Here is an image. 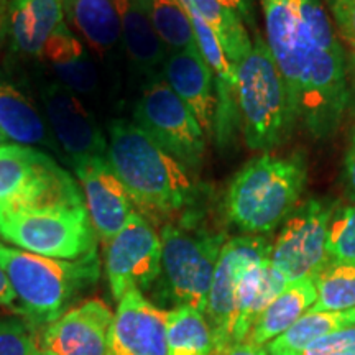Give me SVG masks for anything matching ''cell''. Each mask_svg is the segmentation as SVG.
I'll use <instances>...</instances> for the list:
<instances>
[{
	"label": "cell",
	"instance_id": "cell-1",
	"mask_svg": "<svg viewBox=\"0 0 355 355\" xmlns=\"http://www.w3.org/2000/svg\"><path fill=\"white\" fill-rule=\"evenodd\" d=\"M298 12V122L316 139H327L349 102L343 43L324 0H300Z\"/></svg>",
	"mask_w": 355,
	"mask_h": 355
},
{
	"label": "cell",
	"instance_id": "cell-2",
	"mask_svg": "<svg viewBox=\"0 0 355 355\" xmlns=\"http://www.w3.org/2000/svg\"><path fill=\"white\" fill-rule=\"evenodd\" d=\"M107 159L141 216H173L196 202L194 178L135 122H110Z\"/></svg>",
	"mask_w": 355,
	"mask_h": 355
},
{
	"label": "cell",
	"instance_id": "cell-3",
	"mask_svg": "<svg viewBox=\"0 0 355 355\" xmlns=\"http://www.w3.org/2000/svg\"><path fill=\"white\" fill-rule=\"evenodd\" d=\"M306 178L304 155H260L230 181L225 194V214L235 227L248 235L272 234L295 211Z\"/></svg>",
	"mask_w": 355,
	"mask_h": 355
},
{
	"label": "cell",
	"instance_id": "cell-4",
	"mask_svg": "<svg viewBox=\"0 0 355 355\" xmlns=\"http://www.w3.org/2000/svg\"><path fill=\"white\" fill-rule=\"evenodd\" d=\"M0 266L20 301V313L35 327L48 326L63 316L101 275L97 254L81 260H60L3 245Z\"/></svg>",
	"mask_w": 355,
	"mask_h": 355
},
{
	"label": "cell",
	"instance_id": "cell-5",
	"mask_svg": "<svg viewBox=\"0 0 355 355\" xmlns=\"http://www.w3.org/2000/svg\"><path fill=\"white\" fill-rule=\"evenodd\" d=\"M162 272L158 300L175 308L189 306L204 313L225 234L207 227L193 211L159 230Z\"/></svg>",
	"mask_w": 355,
	"mask_h": 355
},
{
	"label": "cell",
	"instance_id": "cell-6",
	"mask_svg": "<svg viewBox=\"0 0 355 355\" xmlns=\"http://www.w3.org/2000/svg\"><path fill=\"white\" fill-rule=\"evenodd\" d=\"M235 99L247 146L270 153L283 145L296 123L282 74L257 32L252 50L234 66Z\"/></svg>",
	"mask_w": 355,
	"mask_h": 355
},
{
	"label": "cell",
	"instance_id": "cell-7",
	"mask_svg": "<svg viewBox=\"0 0 355 355\" xmlns=\"http://www.w3.org/2000/svg\"><path fill=\"white\" fill-rule=\"evenodd\" d=\"M84 204L81 186L35 146H0V217Z\"/></svg>",
	"mask_w": 355,
	"mask_h": 355
},
{
	"label": "cell",
	"instance_id": "cell-8",
	"mask_svg": "<svg viewBox=\"0 0 355 355\" xmlns=\"http://www.w3.org/2000/svg\"><path fill=\"white\" fill-rule=\"evenodd\" d=\"M0 235L48 259L81 260L97 254V235L86 204L0 217Z\"/></svg>",
	"mask_w": 355,
	"mask_h": 355
},
{
	"label": "cell",
	"instance_id": "cell-9",
	"mask_svg": "<svg viewBox=\"0 0 355 355\" xmlns=\"http://www.w3.org/2000/svg\"><path fill=\"white\" fill-rule=\"evenodd\" d=\"M133 122L196 178L206 158V135L165 79L150 78L133 109Z\"/></svg>",
	"mask_w": 355,
	"mask_h": 355
},
{
	"label": "cell",
	"instance_id": "cell-10",
	"mask_svg": "<svg viewBox=\"0 0 355 355\" xmlns=\"http://www.w3.org/2000/svg\"><path fill=\"white\" fill-rule=\"evenodd\" d=\"M336 206L332 199H308L283 222L270 261L286 283L314 277L329 261L327 227Z\"/></svg>",
	"mask_w": 355,
	"mask_h": 355
},
{
	"label": "cell",
	"instance_id": "cell-11",
	"mask_svg": "<svg viewBox=\"0 0 355 355\" xmlns=\"http://www.w3.org/2000/svg\"><path fill=\"white\" fill-rule=\"evenodd\" d=\"M273 243L266 235L234 237L222 247L212 277L204 316L214 337L216 354L224 352L234 344L237 293L248 270L272 255Z\"/></svg>",
	"mask_w": 355,
	"mask_h": 355
},
{
	"label": "cell",
	"instance_id": "cell-12",
	"mask_svg": "<svg viewBox=\"0 0 355 355\" xmlns=\"http://www.w3.org/2000/svg\"><path fill=\"white\" fill-rule=\"evenodd\" d=\"M162 272V241L153 224L133 211L105 245V275L115 301L130 290H152Z\"/></svg>",
	"mask_w": 355,
	"mask_h": 355
},
{
	"label": "cell",
	"instance_id": "cell-13",
	"mask_svg": "<svg viewBox=\"0 0 355 355\" xmlns=\"http://www.w3.org/2000/svg\"><path fill=\"white\" fill-rule=\"evenodd\" d=\"M42 104L53 140L71 165L107 155V140L96 117L78 94L60 83L42 89Z\"/></svg>",
	"mask_w": 355,
	"mask_h": 355
},
{
	"label": "cell",
	"instance_id": "cell-14",
	"mask_svg": "<svg viewBox=\"0 0 355 355\" xmlns=\"http://www.w3.org/2000/svg\"><path fill=\"white\" fill-rule=\"evenodd\" d=\"M73 168L97 239L107 245L133 212L132 199L110 166L107 155L86 158Z\"/></svg>",
	"mask_w": 355,
	"mask_h": 355
},
{
	"label": "cell",
	"instance_id": "cell-15",
	"mask_svg": "<svg viewBox=\"0 0 355 355\" xmlns=\"http://www.w3.org/2000/svg\"><path fill=\"white\" fill-rule=\"evenodd\" d=\"M168 316L140 290L127 291L110 326L107 355H166Z\"/></svg>",
	"mask_w": 355,
	"mask_h": 355
},
{
	"label": "cell",
	"instance_id": "cell-16",
	"mask_svg": "<svg viewBox=\"0 0 355 355\" xmlns=\"http://www.w3.org/2000/svg\"><path fill=\"white\" fill-rule=\"evenodd\" d=\"M112 321V313L102 301H86L48 324L42 349L56 355H107Z\"/></svg>",
	"mask_w": 355,
	"mask_h": 355
},
{
	"label": "cell",
	"instance_id": "cell-17",
	"mask_svg": "<svg viewBox=\"0 0 355 355\" xmlns=\"http://www.w3.org/2000/svg\"><path fill=\"white\" fill-rule=\"evenodd\" d=\"M165 79L175 94L188 105L206 139L214 135L217 114L216 78L198 50L168 53L162 68Z\"/></svg>",
	"mask_w": 355,
	"mask_h": 355
},
{
	"label": "cell",
	"instance_id": "cell-18",
	"mask_svg": "<svg viewBox=\"0 0 355 355\" xmlns=\"http://www.w3.org/2000/svg\"><path fill=\"white\" fill-rule=\"evenodd\" d=\"M265 17V43L285 83L288 99L298 122V7L300 0H259Z\"/></svg>",
	"mask_w": 355,
	"mask_h": 355
},
{
	"label": "cell",
	"instance_id": "cell-19",
	"mask_svg": "<svg viewBox=\"0 0 355 355\" xmlns=\"http://www.w3.org/2000/svg\"><path fill=\"white\" fill-rule=\"evenodd\" d=\"M64 24L63 0H10L7 33L15 51L40 56L48 38Z\"/></svg>",
	"mask_w": 355,
	"mask_h": 355
},
{
	"label": "cell",
	"instance_id": "cell-20",
	"mask_svg": "<svg viewBox=\"0 0 355 355\" xmlns=\"http://www.w3.org/2000/svg\"><path fill=\"white\" fill-rule=\"evenodd\" d=\"M40 56L51 66L58 83L74 94H92L99 87L97 66L68 24L60 26L48 38Z\"/></svg>",
	"mask_w": 355,
	"mask_h": 355
},
{
	"label": "cell",
	"instance_id": "cell-21",
	"mask_svg": "<svg viewBox=\"0 0 355 355\" xmlns=\"http://www.w3.org/2000/svg\"><path fill=\"white\" fill-rule=\"evenodd\" d=\"M0 130L17 145L46 146L60 152L46 121L19 87L0 74Z\"/></svg>",
	"mask_w": 355,
	"mask_h": 355
},
{
	"label": "cell",
	"instance_id": "cell-22",
	"mask_svg": "<svg viewBox=\"0 0 355 355\" xmlns=\"http://www.w3.org/2000/svg\"><path fill=\"white\" fill-rule=\"evenodd\" d=\"M286 282L272 266L270 259L252 266L243 275L237 293V313H235L234 344L247 343L263 311L277 298Z\"/></svg>",
	"mask_w": 355,
	"mask_h": 355
},
{
	"label": "cell",
	"instance_id": "cell-23",
	"mask_svg": "<svg viewBox=\"0 0 355 355\" xmlns=\"http://www.w3.org/2000/svg\"><path fill=\"white\" fill-rule=\"evenodd\" d=\"M115 6L121 13V43L128 60L133 68L153 78L165 64L166 46L135 0H115Z\"/></svg>",
	"mask_w": 355,
	"mask_h": 355
},
{
	"label": "cell",
	"instance_id": "cell-24",
	"mask_svg": "<svg viewBox=\"0 0 355 355\" xmlns=\"http://www.w3.org/2000/svg\"><path fill=\"white\" fill-rule=\"evenodd\" d=\"M63 10L79 37L99 56L121 43V13L115 0H63Z\"/></svg>",
	"mask_w": 355,
	"mask_h": 355
},
{
	"label": "cell",
	"instance_id": "cell-25",
	"mask_svg": "<svg viewBox=\"0 0 355 355\" xmlns=\"http://www.w3.org/2000/svg\"><path fill=\"white\" fill-rule=\"evenodd\" d=\"M318 290L313 277L286 283L283 291L263 311L250 332L248 343L263 347L275 337L283 334L311 306L316 303Z\"/></svg>",
	"mask_w": 355,
	"mask_h": 355
},
{
	"label": "cell",
	"instance_id": "cell-26",
	"mask_svg": "<svg viewBox=\"0 0 355 355\" xmlns=\"http://www.w3.org/2000/svg\"><path fill=\"white\" fill-rule=\"evenodd\" d=\"M355 327V308L347 311H306L283 334L263 345L266 355H301L311 344L332 332Z\"/></svg>",
	"mask_w": 355,
	"mask_h": 355
},
{
	"label": "cell",
	"instance_id": "cell-27",
	"mask_svg": "<svg viewBox=\"0 0 355 355\" xmlns=\"http://www.w3.org/2000/svg\"><path fill=\"white\" fill-rule=\"evenodd\" d=\"M181 2L184 3L186 10L196 13L211 26L234 66L252 50L254 42L250 40L242 19L229 7H225L220 0H181Z\"/></svg>",
	"mask_w": 355,
	"mask_h": 355
},
{
	"label": "cell",
	"instance_id": "cell-28",
	"mask_svg": "<svg viewBox=\"0 0 355 355\" xmlns=\"http://www.w3.org/2000/svg\"><path fill=\"white\" fill-rule=\"evenodd\" d=\"M166 355H217L212 331L201 311L173 308L166 326Z\"/></svg>",
	"mask_w": 355,
	"mask_h": 355
},
{
	"label": "cell",
	"instance_id": "cell-29",
	"mask_svg": "<svg viewBox=\"0 0 355 355\" xmlns=\"http://www.w3.org/2000/svg\"><path fill=\"white\" fill-rule=\"evenodd\" d=\"M168 53L198 50L191 17L181 0H135Z\"/></svg>",
	"mask_w": 355,
	"mask_h": 355
},
{
	"label": "cell",
	"instance_id": "cell-30",
	"mask_svg": "<svg viewBox=\"0 0 355 355\" xmlns=\"http://www.w3.org/2000/svg\"><path fill=\"white\" fill-rule=\"evenodd\" d=\"M313 278L318 300L308 311H347L355 308V263L327 261Z\"/></svg>",
	"mask_w": 355,
	"mask_h": 355
},
{
	"label": "cell",
	"instance_id": "cell-31",
	"mask_svg": "<svg viewBox=\"0 0 355 355\" xmlns=\"http://www.w3.org/2000/svg\"><path fill=\"white\" fill-rule=\"evenodd\" d=\"M188 13L191 17V25H193L198 51L199 55L202 56V60L206 61V64L211 68L212 74H214L216 84H222V86H227L235 91L234 64L230 63L227 55H225L219 38L216 37V33L212 32L211 26L207 25L201 17L193 12Z\"/></svg>",
	"mask_w": 355,
	"mask_h": 355
},
{
	"label": "cell",
	"instance_id": "cell-32",
	"mask_svg": "<svg viewBox=\"0 0 355 355\" xmlns=\"http://www.w3.org/2000/svg\"><path fill=\"white\" fill-rule=\"evenodd\" d=\"M327 257L329 261L355 263V202L337 204L327 227Z\"/></svg>",
	"mask_w": 355,
	"mask_h": 355
},
{
	"label": "cell",
	"instance_id": "cell-33",
	"mask_svg": "<svg viewBox=\"0 0 355 355\" xmlns=\"http://www.w3.org/2000/svg\"><path fill=\"white\" fill-rule=\"evenodd\" d=\"M37 350V327L26 319L0 318V355H35Z\"/></svg>",
	"mask_w": 355,
	"mask_h": 355
},
{
	"label": "cell",
	"instance_id": "cell-34",
	"mask_svg": "<svg viewBox=\"0 0 355 355\" xmlns=\"http://www.w3.org/2000/svg\"><path fill=\"white\" fill-rule=\"evenodd\" d=\"M301 355H355V327L321 337L306 347Z\"/></svg>",
	"mask_w": 355,
	"mask_h": 355
},
{
	"label": "cell",
	"instance_id": "cell-35",
	"mask_svg": "<svg viewBox=\"0 0 355 355\" xmlns=\"http://www.w3.org/2000/svg\"><path fill=\"white\" fill-rule=\"evenodd\" d=\"M329 8L336 30L347 44L349 51H355V0H337Z\"/></svg>",
	"mask_w": 355,
	"mask_h": 355
},
{
	"label": "cell",
	"instance_id": "cell-36",
	"mask_svg": "<svg viewBox=\"0 0 355 355\" xmlns=\"http://www.w3.org/2000/svg\"><path fill=\"white\" fill-rule=\"evenodd\" d=\"M344 183L347 188L349 198L355 202V132L350 139V145L344 158Z\"/></svg>",
	"mask_w": 355,
	"mask_h": 355
},
{
	"label": "cell",
	"instance_id": "cell-37",
	"mask_svg": "<svg viewBox=\"0 0 355 355\" xmlns=\"http://www.w3.org/2000/svg\"><path fill=\"white\" fill-rule=\"evenodd\" d=\"M225 7L237 13L242 21H247L252 30L257 33L255 25V0H220Z\"/></svg>",
	"mask_w": 355,
	"mask_h": 355
},
{
	"label": "cell",
	"instance_id": "cell-38",
	"mask_svg": "<svg viewBox=\"0 0 355 355\" xmlns=\"http://www.w3.org/2000/svg\"><path fill=\"white\" fill-rule=\"evenodd\" d=\"M217 355H266L265 349L260 347V345H255L252 343H241V344H235L232 347H229L224 352L217 354Z\"/></svg>",
	"mask_w": 355,
	"mask_h": 355
},
{
	"label": "cell",
	"instance_id": "cell-39",
	"mask_svg": "<svg viewBox=\"0 0 355 355\" xmlns=\"http://www.w3.org/2000/svg\"><path fill=\"white\" fill-rule=\"evenodd\" d=\"M15 293H13L10 283H8V278L6 272L0 266V306H7V308H12L13 303H15Z\"/></svg>",
	"mask_w": 355,
	"mask_h": 355
},
{
	"label": "cell",
	"instance_id": "cell-40",
	"mask_svg": "<svg viewBox=\"0 0 355 355\" xmlns=\"http://www.w3.org/2000/svg\"><path fill=\"white\" fill-rule=\"evenodd\" d=\"M10 0H0V30L7 33V15Z\"/></svg>",
	"mask_w": 355,
	"mask_h": 355
},
{
	"label": "cell",
	"instance_id": "cell-41",
	"mask_svg": "<svg viewBox=\"0 0 355 355\" xmlns=\"http://www.w3.org/2000/svg\"><path fill=\"white\" fill-rule=\"evenodd\" d=\"M349 60H350V69H352L354 84H355V51H349Z\"/></svg>",
	"mask_w": 355,
	"mask_h": 355
},
{
	"label": "cell",
	"instance_id": "cell-42",
	"mask_svg": "<svg viewBox=\"0 0 355 355\" xmlns=\"http://www.w3.org/2000/svg\"><path fill=\"white\" fill-rule=\"evenodd\" d=\"M35 355H56V354H53V352H50V350H46V349H38L37 354H35Z\"/></svg>",
	"mask_w": 355,
	"mask_h": 355
},
{
	"label": "cell",
	"instance_id": "cell-43",
	"mask_svg": "<svg viewBox=\"0 0 355 355\" xmlns=\"http://www.w3.org/2000/svg\"><path fill=\"white\" fill-rule=\"evenodd\" d=\"M7 144H8V139H7L6 135H3L2 130H0V146H2V145H7Z\"/></svg>",
	"mask_w": 355,
	"mask_h": 355
},
{
	"label": "cell",
	"instance_id": "cell-44",
	"mask_svg": "<svg viewBox=\"0 0 355 355\" xmlns=\"http://www.w3.org/2000/svg\"><path fill=\"white\" fill-rule=\"evenodd\" d=\"M337 2V0H324V3H326V6H334V3Z\"/></svg>",
	"mask_w": 355,
	"mask_h": 355
},
{
	"label": "cell",
	"instance_id": "cell-45",
	"mask_svg": "<svg viewBox=\"0 0 355 355\" xmlns=\"http://www.w3.org/2000/svg\"><path fill=\"white\" fill-rule=\"evenodd\" d=\"M3 35H6V32H2V30H0V44H2V38H3Z\"/></svg>",
	"mask_w": 355,
	"mask_h": 355
}]
</instances>
